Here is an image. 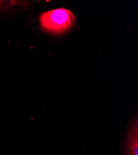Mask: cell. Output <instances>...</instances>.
<instances>
[{
	"instance_id": "cell-1",
	"label": "cell",
	"mask_w": 138,
	"mask_h": 155,
	"mask_svg": "<svg viewBox=\"0 0 138 155\" xmlns=\"http://www.w3.org/2000/svg\"><path fill=\"white\" fill-rule=\"evenodd\" d=\"M41 28L46 32L60 35L71 29L76 18L72 12L65 8H58L43 12L39 18Z\"/></svg>"
},
{
	"instance_id": "cell-2",
	"label": "cell",
	"mask_w": 138,
	"mask_h": 155,
	"mask_svg": "<svg viewBox=\"0 0 138 155\" xmlns=\"http://www.w3.org/2000/svg\"><path fill=\"white\" fill-rule=\"evenodd\" d=\"M127 155H138V124L137 117L133 122L126 144Z\"/></svg>"
}]
</instances>
